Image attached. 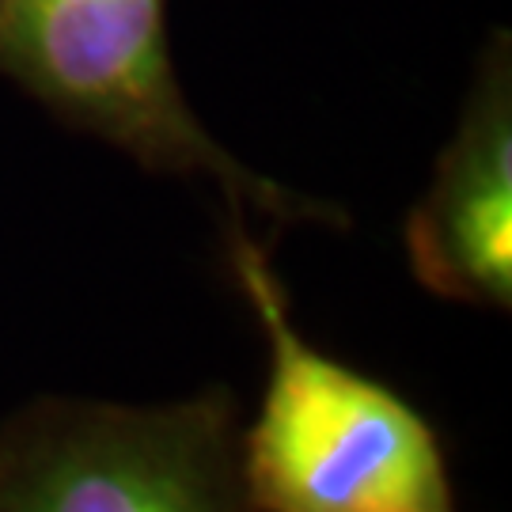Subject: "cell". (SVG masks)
I'll return each mask as SVG.
<instances>
[{
    "label": "cell",
    "mask_w": 512,
    "mask_h": 512,
    "mask_svg": "<svg viewBox=\"0 0 512 512\" xmlns=\"http://www.w3.org/2000/svg\"><path fill=\"white\" fill-rule=\"evenodd\" d=\"M0 76L152 175L205 179L228 220L349 224L342 205L262 175L209 133L175 73L167 0H12L0 12Z\"/></svg>",
    "instance_id": "2"
},
{
    "label": "cell",
    "mask_w": 512,
    "mask_h": 512,
    "mask_svg": "<svg viewBox=\"0 0 512 512\" xmlns=\"http://www.w3.org/2000/svg\"><path fill=\"white\" fill-rule=\"evenodd\" d=\"M410 270L440 300L512 308V54L509 31L478 61L456 133L403 228Z\"/></svg>",
    "instance_id": "4"
},
{
    "label": "cell",
    "mask_w": 512,
    "mask_h": 512,
    "mask_svg": "<svg viewBox=\"0 0 512 512\" xmlns=\"http://www.w3.org/2000/svg\"><path fill=\"white\" fill-rule=\"evenodd\" d=\"M224 384L167 403L42 395L0 421V512H255Z\"/></svg>",
    "instance_id": "3"
},
{
    "label": "cell",
    "mask_w": 512,
    "mask_h": 512,
    "mask_svg": "<svg viewBox=\"0 0 512 512\" xmlns=\"http://www.w3.org/2000/svg\"><path fill=\"white\" fill-rule=\"evenodd\" d=\"M8 4H12V0H0V12H4V8H8Z\"/></svg>",
    "instance_id": "5"
},
{
    "label": "cell",
    "mask_w": 512,
    "mask_h": 512,
    "mask_svg": "<svg viewBox=\"0 0 512 512\" xmlns=\"http://www.w3.org/2000/svg\"><path fill=\"white\" fill-rule=\"evenodd\" d=\"M224 251L270 353L258 414L239 433L255 512H456L433 425L391 387L311 346L243 220H228Z\"/></svg>",
    "instance_id": "1"
}]
</instances>
